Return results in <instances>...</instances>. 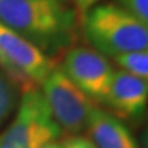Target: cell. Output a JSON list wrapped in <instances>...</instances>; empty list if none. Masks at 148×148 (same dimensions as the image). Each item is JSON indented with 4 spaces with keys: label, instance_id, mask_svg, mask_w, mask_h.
<instances>
[{
    "label": "cell",
    "instance_id": "6da1fadb",
    "mask_svg": "<svg viewBox=\"0 0 148 148\" xmlns=\"http://www.w3.org/2000/svg\"><path fill=\"white\" fill-rule=\"evenodd\" d=\"M0 22L49 57L73 42L79 24L62 0H0Z\"/></svg>",
    "mask_w": 148,
    "mask_h": 148
},
{
    "label": "cell",
    "instance_id": "7a4b0ae2",
    "mask_svg": "<svg viewBox=\"0 0 148 148\" xmlns=\"http://www.w3.org/2000/svg\"><path fill=\"white\" fill-rule=\"evenodd\" d=\"M82 25L91 47L105 57L148 49V26L116 4L94 6Z\"/></svg>",
    "mask_w": 148,
    "mask_h": 148
},
{
    "label": "cell",
    "instance_id": "3957f363",
    "mask_svg": "<svg viewBox=\"0 0 148 148\" xmlns=\"http://www.w3.org/2000/svg\"><path fill=\"white\" fill-rule=\"evenodd\" d=\"M40 88L22 92L14 121L0 135V148H42L61 136Z\"/></svg>",
    "mask_w": 148,
    "mask_h": 148
},
{
    "label": "cell",
    "instance_id": "277c9868",
    "mask_svg": "<svg viewBox=\"0 0 148 148\" xmlns=\"http://www.w3.org/2000/svg\"><path fill=\"white\" fill-rule=\"evenodd\" d=\"M41 88L56 123L62 132L71 136L84 132L92 112L100 108L69 79L61 67H56L48 74Z\"/></svg>",
    "mask_w": 148,
    "mask_h": 148
},
{
    "label": "cell",
    "instance_id": "5b68a950",
    "mask_svg": "<svg viewBox=\"0 0 148 148\" xmlns=\"http://www.w3.org/2000/svg\"><path fill=\"white\" fill-rule=\"evenodd\" d=\"M61 69L83 92L104 105L116 71L108 57L92 47L73 46L64 54Z\"/></svg>",
    "mask_w": 148,
    "mask_h": 148
},
{
    "label": "cell",
    "instance_id": "8992f818",
    "mask_svg": "<svg viewBox=\"0 0 148 148\" xmlns=\"http://www.w3.org/2000/svg\"><path fill=\"white\" fill-rule=\"evenodd\" d=\"M0 52L26 79L41 86L48 74L57 67L52 57L45 54L27 40L0 22Z\"/></svg>",
    "mask_w": 148,
    "mask_h": 148
},
{
    "label": "cell",
    "instance_id": "52a82bcc",
    "mask_svg": "<svg viewBox=\"0 0 148 148\" xmlns=\"http://www.w3.org/2000/svg\"><path fill=\"white\" fill-rule=\"evenodd\" d=\"M148 104V82L123 69H117L111 79L104 105L117 119H140Z\"/></svg>",
    "mask_w": 148,
    "mask_h": 148
},
{
    "label": "cell",
    "instance_id": "ba28073f",
    "mask_svg": "<svg viewBox=\"0 0 148 148\" xmlns=\"http://www.w3.org/2000/svg\"><path fill=\"white\" fill-rule=\"evenodd\" d=\"M85 131L96 148H140L126 125L101 106L92 112Z\"/></svg>",
    "mask_w": 148,
    "mask_h": 148
},
{
    "label": "cell",
    "instance_id": "9c48e42d",
    "mask_svg": "<svg viewBox=\"0 0 148 148\" xmlns=\"http://www.w3.org/2000/svg\"><path fill=\"white\" fill-rule=\"evenodd\" d=\"M20 88L12 78L0 68V125L5 120L17 104Z\"/></svg>",
    "mask_w": 148,
    "mask_h": 148
},
{
    "label": "cell",
    "instance_id": "30bf717a",
    "mask_svg": "<svg viewBox=\"0 0 148 148\" xmlns=\"http://www.w3.org/2000/svg\"><path fill=\"white\" fill-rule=\"evenodd\" d=\"M114 61L123 71L135 74L138 78L148 82V49L119 56L114 58Z\"/></svg>",
    "mask_w": 148,
    "mask_h": 148
},
{
    "label": "cell",
    "instance_id": "8fae6325",
    "mask_svg": "<svg viewBox=\"0 0 148 148\" xmlns=\"http://www.w3.org/2000/svg\"><path fill=\"white\" fill-rule=\"evenodd\" d=\"M0 68H3L4 71H5L12 78V80L16 83L18 88H20L21 92L31 90V89H34V88H38V86H36L34 83H31L29 79H26V78L22 75V74L18 72L10 62L8 61L6 57L1 52H0Z\"/></svg>",
    "mask_w": 148,
    "mask_h": 148
},
{
    "label": "cell",
    "instance_id": "7c38bea8",
    "mask_svg": "<svg viewBox=\"0 0 148 148\" xmlns=\"http://www.w3.org/2000/svg\"><path fill=\"white\" fill-rule=\"evenodd\" d=\"M120 6L148 26V0H117Z\"/></svg>",
    "mask_w": 148,
    "mask_h": 148
},
{
    "label": "cell",
    "instance_id": "4fadbf2b",
    "mask_svg": "<svg viewBox=\"0 0 148 148\" xmlns=\"http://www.w3.org/2000/svg\"><path fill=\"white\" fill-rule=\"evenodd\" d=\"M73 1H74V6H75L74 11H75L78 21H79V24H82L84 16L92 8L98 5L101 0H73Z\"/></svg>",
    "mask_w": 148,
    "mask_h": 148
},
{
    "label": "cell",
    "instance_id": "5bb4252c",
    "mask_svg": "<svg viewBox=\"0 0 148 148\" xmlns=\"http://www.w3.org/2000/svg\"><path fill=\"white\" fill-rule=\"evenodd\" d=\"M63 148H96L88 137L84 136H71L62 142Z\"/></svg>",
    "mask_w": 148,
    "mask_h": 148
},
{
    "label": "cell",
    "instance_id": "9a60e30c",
    "mask_svg": "<svg viewBox=\"0 0 148 148\" xmlns=\"http://www.w3.org/2000/svg\"><path fill=\"white\" fill-rule=\"evenodd\" d=\"M42 148H63V145H62V142H59V141H54V142H51L48 145H46Z\"/></svg>",
    "mask_w": 148,
    "mask_h": 148
},
{
    "label": "cell",
    "instance_id": "2e32d148",
    "mask_svg": "<svg viewBox=\"0 0 148 148\" xmlns=\"http://www.w3.org/2000/svg\"><path fill=\"white\" fill-rule=\"evenodd\" d=\"M142 143H143V148H148V130L145 132V135H143Z\"/></svg>",
    "mask_w": 148,
    "mask_h": 148
},
{
    "label": "cell",
    "instance_id": "e0dca14e",
    "mask_svg": "<svg viewBox=\"0 0 148 148\" xmlns=\"http://www.w3.org/2000/svg\"><path fill=\"white\" fill-rule=\"evenodd\" d=\"M62 1H64V0H62Z\"/></svg>",
    "mask_w": 148,
    "mask_h": 148
}]
</instances>
